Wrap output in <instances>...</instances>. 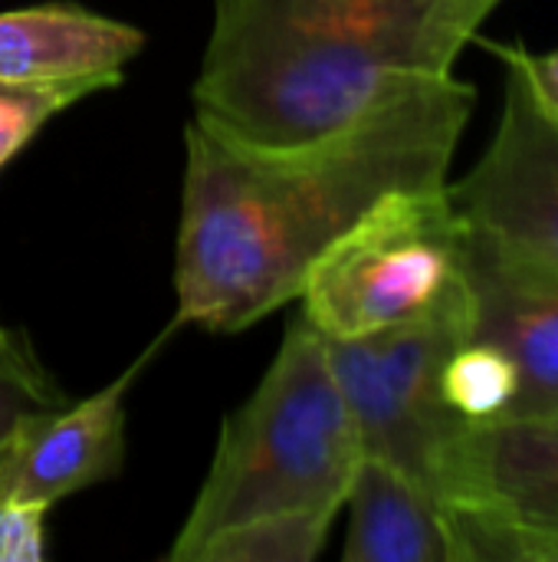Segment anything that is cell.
I'll use <instances>...</instances> for the list:
<instances>
[{
    "label": "cell",
    "mask_w": 558,
    "mask_h": 562,
    "mask_svg": "<svg viewBox=\"0 0 558 562\" xmlns=\"http://www.w3.org/2000/svg\"><path fill=\"white\" fill-rule=\"evenodd\" d=\"M477 92L454 72L293 148L184 128L174 326L243 333L299 300L319 257L382 198L447 184Z\"/></svg>",
    "instance_id": "obj_1"
},
{
    "label": "cell",
    "mask_w": 558,
    "mask_h": 562,
    "mask_svg": "<svg viewBox=\"0 0 558 562\" xmlns=\"http://www.w3.org/2000/svg\"><path fill=\"white\" fill-rule=\"evenodd\" d=\"M194 122L250 145L322 138L454 72L500 0H210Z\"/></svg>",
    "instance_id": "obj_2"
},
{
    "label": "cell",
    "mask_w": 558,
    "mask_h": 562,
    "mask_svg": "<svg viewBox=\"0 0 558 562\" xmlns=\"http://www.w3.org/2000/svg\"><path fill=\"white\" fill-rule=\"evenodd\" d=\"M362 438L326 336L303 313L257 392L224 422L174 562H312L345 507Z\"/></svg>",
    "instance_id": "obj_3"
},
{
    "label": "cell",
    "mask_w": 558,
    "mask_h": 562,
    "mask_svg": "<svg viewBox=\"0 0 558 562\" xmlns=\"http://www.w3.org/2000/svg\"><path fill=\"white\" fill-rule=\"evenodd\" d=\"M464 217L447 184L395 191L312 267L299 313L326 339H355L441 306L464 280Z\"/></svg>",
    "instance_id": "obj_4"
},
{
    "label": "cell",
    "mask_w": 558,
    "mask_h": 562,
    "mask_svg": "<svg viewBox=\"0 0 558 562\" xmlns=\"http://www.w3.org/2000/svg\"><path fill=\"white\" fill-rule=\"evenodd\" d=\"M467 336L470 306L460 280L424 316L355 339H326L362 454L388 461L428 494L447 445L467 428L441 395V369Z\"/></svg>",
    "instance_id": "obj_5"
},
{
    "label": "cell",
    "mask_w": 558,
    "mask_h": 562,
    "mask_svg": "<svg viewBox=\"0 0 558 562\" xmlns=\"http://www.w3.org/2000/svg\"><path fill=\"white\" fill-rule=\"evenodd\" d=\"M503 115L493 142L447 194L467 227L558 267V122L506 63Z\"/></svg>",
    "instance_id": "obj_6"
},
{
    "label": "cell",
    "mask_w": 558,
    "mask_h": 562,
    "mask_svg": "<svg viewBox=\"0 0 558 562\" xmlns=\"http://www.w3.org/2000/svg\"><path fill=\"white\" fill-rule=\"evenodd\" d=\"M460 273L470 336L500 346L520 369L516 415L558 412V267L464 224Z\"/></svg>",
    "instance_id": "obj_7"
},
{
    "label": "cell",
    "mask_w": 558,
    "mask_h": 562,
    "mask_svg": "<svg viewBox=\"0 0 558 562\" xmlns=\"http://www.w3.org/2000/svg\"><path fill=\"white\" fill-rule=\"evenodd\" d=\"M431 494L441 507L558 527V412L467 425L447 445Z\"/></svg>",
    "instance_id": "obj_8"
},
{
    "label": "cell",
    "mask_w": 558,
    "mask_h": 562,
    "mask_svg": "<svg viewBox=\"0 0 558 562\" xmlns=\"http://www.w3.org/2000/svg\"><path fill=\"white\" fill-rule=\"evenodd\" d=\"M161 342L164 336L92 398L26 422L0 461V501L53 507L115 477L125 464V395Z\"/></svg>",
    "instance_id": "obj_9"
},
{
    "label": "cell",
    "mask_w": 558,
    "mask_h": 562,
    "mask_svg": "<svg viewBox=\"0 0 558 562\" xmlns=\"http://www.w3.org/2000/svg\"><path fill=\"white\" fill-rule=\"evenodd\" d=\"M145 33L132 23L66 7L0 10V79L62 82L115 79L141 53Z\"/></svg>",
    "instance_id": "obj_10"
},
{
    "label": "cell",
    "mask_w": 558,
    "mask_h": 562,
    "mask_svg": "<svg viewBox=\"0 0 558 562\" xmlns=\"http://www.w3.org/2000/svg\"><path fill=\"white\" fill-rule=\"evenodd\" d=\"M345 507V562H454L441 504L388 461L362 454Z\"/></svg>",
    "instance_id": "obj_11"
},
{
    "label": "cell",
    "mask_w": 558,
    "mask_h": 562,
    "mask_svg": "<svg viewBox=\"0 0 558 562\" xmlns=\"http://www.w3.org/2000/svg\"><path fill=\"white\" fill-rule=\"evenodd\" d=\"M520 392L523 379L510 352L477 336L457 342L441 369L444 405L464 425H490L516 415Z\"/></svg>",
    "instance_id": "obj_12"
},
{
    "label": "cell",
    "mask_w": 558,
    "mask_h": 562,
    "mask_svg": "<svg viewBox=\"0 0 558 562\" xmlns=\"http://www.w3.org/2000/svg\"><path fill=\"white\" fill-rule=\"evenodd\" d=\"M441 510L451 533L454 562H558V527L467 507Z\"/></svg>",
    "instance_id": "obj_13"
},
{
    "label": "cell",
    "mask_w": 558,
    "mask_h": 562,
    "mask_svg": "<svg viewBox=\"0 0 558 562\" xmlns=\"http://www.w3.org/2000/svg\"><path fill=\"white\" fill-rule=\"evenodd\" d=\"M62 405L69 395L39 362L26 333L0 319V461L26 422Z\"/></svg>",
    "instance_id": "obj_14"
},
{
    "label": "cell",
    "mask_w": 558,
    "mask_h": 562,
    "mask_svg": "<svg viewBox=\"0 0 558 562\" xmlns=\"http://www.w3.org/2000/svg\"><path fill=\"white\" fill-rule=\"evenodd\" d=\"M118 86L115 79H62V82H10L0 79V168L66 105Z\"/></svg>",
    "instance_id": "obj_15"
},
{
    "label": "cell",
    "mask_w": 558,
    "mask_h": 562,
    "mask_svg": "<svg viewBox=\"0 0 558 562\" xmlns=\"http://www.w3.org/2000/svg\"><path fill=\"white\" fill-rule=\"evenodd\" d=\"M46 514L43 504L0 501V562L46 560Z\"/></svg>",
    "instance_id": "obj_16"
},
{
    "label": "cell",
    "mask_w": 558,
    "mask_h": 562,
    "mask_svg": "<svg viewBox=\"0 0 558 562\" xmlns=\"http://www.w3.org/2000/svg\"><path fill=\"white\" fill-rule=\"evenodd\" d=\"M493 53L500 59L513 63L523 72V79L533 89L536 102L558 122V49L536 56V53H529L526 46H516V43H493Z\"/></svg>",
    "instance_id": "obj_17"
}]
</instances>
